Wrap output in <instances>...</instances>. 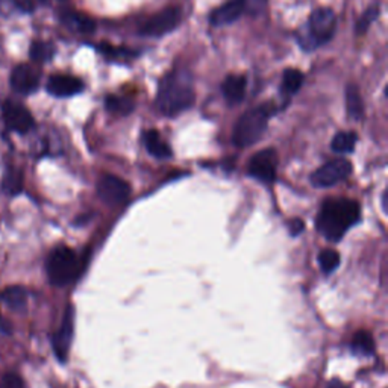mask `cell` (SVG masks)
<instances>
[{"label":"cell","mask_w":388,"mask_h":388,"mask_svg":"<svg viewBox=\"0 0 388 388\" xmlns=\"http://www.w3.org/2000/svg\"><path fill=\"white\" fill-rule=\"evenodd\" d=\"M326 388H346V385H344L341 381H338V380H333V381H331L329 384H328V387Z\"/></svg>","instance_id":"d6a6232c"},{"label":"cell","mask_w":388,"mask_h":388,"mask_svg":"<svg viewBox=\"0 0 388 388\" xmlns=\"http://www.w3.org/2000/svg\"><path fill=\"white\" fill-rule=\"evenodd\" d=\"M346 108L348 114L353 120H361L364 117V102L357 85H348L346 89Z\"/></svg>","instance_id":"d6986e66"},{"label":"cell","mask_w":388,"mask_h":388,"mask_svg":"<svg viewBox=\"0 0 388 388\" xmlns=\"http://www.w3.org/2000/svg\"><path fill=\"white\" fill-rule=\"evenodd\" d=\"M357 142H358V137L355 132H350V131L338 132L336 137H333L331 147L333 152L337 154H350L355 150Z\"/></svg>","instance_id":"ffe728a7"},{"label":"cell","mask_w":388,"mask_h":388,"mask_svg":"<svg viewBox=\"0 0 388 388\" xmlns=\"http://www.w3.org/2000/svg\"><path fill=\"white\" fill-rule=\"evenodd\" d=\"M352 170V164L348 159H332L311 175V184L317 188H328L332 186H337L338 182L350 176Z\"/></svg>","instance_id":"8992f818"},{"label":"cell","mask_w":388,"mask_h":388,"mask_svg":"<svg viewBox=\"0 0 388 388\" xmlns=\"http://www.w3.org/2000/svg\"><path fill=\"white\" fill-rule=\"evenodd\" d=\"M196 97L186 73H169L161 79L156 93V108L161 114L173 117L193 106Z\"/></svg>","instance_id":"7a4b0ae2"},{"label":"cell","mask_w":388,"mask_h":388,"mask_svg":"<svg viewBox=\"0 0 388 388\" xmlns=\"http://www.w3.org/2000/svg\"><path fill=\"white\" fill-rule=\"evenodd\" d=\"M59 20L64 26L76 34H91L96 29V21L78 11H62Z\"/></svg>","instance_id":"9a60e30c"},{"label":"cell","mask_w":388,"mask_h":388,"mask_svg":"<svg viewBox=\"0 0 388 388\" xmlns=\"http://www.w3.org/2000/svg\"><path fill=\"white\" fill-rule=\"evenodd\" d=\"M11 87L20 94H30L40 87V73L29 64H20L11 73Z\"/></svg>","instance_id":"7c38bea8"},{"label":"cell","mask_w":388,"mask_h":388,"mask_svg":"<svg viewBox=\"0 0 388 388\" xmlns=\"http://www.w3.org/2000/svg\"><path fill=\"white\" fill-rule=\"evenodd\" d=\"M97 194L101 200L108 205H120L131 196V186L122 178L105 175L97 184Z\"/></svg>","instance_id":"9c48e42d"},{"label":"cell","mask_w":388,"mask_h":388,"mask_svg":"<svg viewBox=\"0 0 388 388\" xmlns=\"http://www.w3.org/2000/svg\"><path fill=\"white\" fill-rule=\"evenodd\" d=\"M0 388H26V385L17 373H6L0 381Z\"/></svg>","instance_id":"f1b7e54d"},{"label":"cell","mask_w":388,"mask_h":388,"mask_svg":"<svg viewBox=\"0 0 388 388\" xmlns=\"http://www.w3.org/2000/svg\"><path fill=\"white\" fill-rule=\"evenodd\" d=\"M4 191L11 194V196H16L23 188V176H21V171L11 169L5 173L4 182H2Z\"/></svg>","instance_id":"d4e9b609"},{"label":"cell","mask_w":388,"mask_h":388,"mask_svg":"<svg viewBox=\"0 0 388 388\" xmlns=\"http://www.w3.org/2000/svg\"><path fill=\"white\" fill-rule=\"evenodd\" d=\"M106 110L117 114V115H129L135 108V103L127 99V97H118V96H108L105 99Z\"/></svg>","instance_id":"7402d4cb"},{"label":"cell","mask_w":388,"mask_h":388,"mask_svg":"<svg viewBox=\"0 0 388 388\" xmlns=\"http://www.w3.org/2000/svg\"><path fill=\"white\" fill-rule=\"evenodd\" d=\"M244 14L243 0H228L222 6L215 8L210 16V23L215 28L228 26Z\"/></svg>","instance_id":"5bb4252c"},{"label":"cell","mask_w":388,"mask_h":388,"mask_svg":"<svg viewBox=\"0 0 388 388\" xmlns=\"http://www.w3.org/2000/svg\"><path fill=\"white\" fill-rule=\"evenodd\" d=\"M302 84H304V74H302L299 70H296V69L285 70L284 76H283V85H281L283 94L293 96L295 93H297L300 90Z\"/></svg>","instance_id":"603a6c76"},{"label":"cell","mask_w":388,"mask_h":388,"mask_svg":"<svg viewBox=\"0 0 388 388\" xmlns=\"http://www.w3.org/2000/svg\"><path fill=\"white\" fill-rule=\"evenodd\" d=\"M276 167H278V155L275 149H264L255 154L247 166L249 175L264 184H272L276 179Z\"/></svg>","instance_id":"ba28073f"},{"label":"cell","mask_w":388,"mask_h":388,"mask_svg":"<svg viewBox=\"0 0 388 388\" xmlns=\"http://www.w3.org/2000/svg\"><path fill=\"white\" fill-rule=\"evenodd\" d=\"M47 93L55 97H72L84 90V82L70 74H53L47 81Z\"/></svg>","instance_id":"4fadbf2b"},{"label":"cell","mask_w":388,"mask_h":388,"mask_svg":"<svg viewBox=\"0 0 388 388\" xmlns=\"http://www.w3.org/2000/svg\"><path fill=\"white\" fill-rule=\"evenodd\" d=\"M143 143L147 152L158 159H167L171 156V149L155 129H150V131L144 132Z\"/></svg>","instance_id":"ac0fdd59"},{"label":"cell","mask_w":388,"mask_h":388,"mask_svg":"<svg viewBox=\"0 0 388 388\" xmlns=\"http://www.w3.org/2000/svg\"><path fill=\"white\" fill-rule=\"evenodd\" d=\"M276 113V106L272 103H263L246 111L239 122L235 123L232 132V143L236 147H249L261 139L267 131L268 118Z\"/></svg>","instance_id":"3957f363"},{"label":"cell","mask_w":388,"mask_h":388,"mask_svg":"<svg viewBox=\"0 0 388 388\" xmlns=\"http://www.w3.org/2000/svg\"><path fill=\"white\" fill-rule=\"evenodd\" d=\"M9 333H11L9 323L0 316V336H9Z\"/></svg>","instance_id":"1f68e13d"},{"label":"cell","mask_w":388,"mask_h":388,"mask_svg":"<svg viewBox=\"0 0 388 388\" xmlns=\"http://www.w3.org/2000/svg\"><path fill=\"white\" fill-rule=\"evenodd\" d=\"M350 349L353 350V353L360 355V357H367V355H372L375 352L373 337L365 331L357 332L350 343Z\"/></svg>","instance_id":"44dd1931"},{"label":"cell","mask_w":388,"mask_h":388,"mask_svg":"<svg viewBox=\"0 0 388 388\" xmlns=\"http://www.w3.org/2000/svg\"><path fill=\"white\" fill-rule=\"evenodd\" d=\"M304 229H305V222L302 219H293L288 222V231L291 236H297Z\"/></svg>","instance_id":"4dcf8cb0"},{"label":"cell","mask_w":388,"mask_h":388,"mask_svg":"<svg viewBox=\"0 0 388 388\" xmlns=\"http://www.w3.org/2000/svg\"><path fill=\"white\" fill-rule=\"evenodd\" d=\"M244 13L251 16H260L267 8V0H243Z\"/></svg>","instance_id":"83f0119b"},{"label":"cell","mask_w":388,"mask_h":388,"mask_svg":"<svg viewBox=\"0 0 388 388\" xmlns=\"http://www.w3.org/2000/svg\"><path fill=\"white\" fill-rule=\"evenodd\" d=\"M319 264L326 275L332 273L340 266V253L333 249H325L319 255Z\"/></svg>","instance_id":"484cf974"},{"label":"cell","mask_w":388,"mask_h":388,"mask_svg":"<svg viewBox=\"0 0 388 388\" xmlns=\"http://www.w3.org/2000/svg\"><path fill=\"white\" fill-rule=\"evenodd\" d=\"M32 2H34V5H35V2H42V4H46V2H50V0H32ZM57 2H64V0H57Z\"/></svg>","instance_id":"836d02e7"},{"label":"cell","mask_w":388,"mask_h":388,"mask_svg":"<svg viewBox=\"0 0 388 388\" xmlns=\"http://www.w3.org/2000/svg\"><path fill=\"white\" fill-rule=\"evenodd\" d=\"M99 50L108 57H122L123 58V57H134L135 55V53L131 52V50L120 49V47H113V46H108V45H101Z\"/></svg>","instance_id":"f546056e"},{"label":"cell","mask_w":388,"mask_h":388,"mask_svg":"<svg viewBox=\"0 0 388 388\" xmlns=\"http://www.w3.org/2000/svg\"><path fill=\"white\" fill-rule=\"evenodd\" d=\"M0 302L5 304L11 311L21 312L28 307V291L20 285L8 287L0 293Z\"/></svg>","instance_id":"e0dca14e"},{"label":"cell","mask_w":388,"mask_h":388,"mask_svg":"<svg viewBox=\"0 0 388 388\" xmlns=\"http://www.w3.org/2000/svg\"><path fill=\"white\" fill-rule=\"evenodd\" d=\"M337 29V18L331 8H319L311 14L308 28L304 35L299 37L300 46L305 50H312L328 42Z\"/></svg>","instance_id":"5b68a950"},{"label":"cell","mask_w":388,"mask_h":388,"mask_svg":"<svg viewBox=\"0 0 388 388\" xmlns=\"http://www.w3.org/2000/svg\"><path fill=\"white\" fill-rule=\"evenodd\" d=\"M55 55V47L47 41H34L29 49V57L35 62H49Z\"/></svg>","instance_id":"cb8c5ba5"},{"label":"cell","mask_w":388,"mask_h":388,"mask_svg":"<svg viewBox=\"0 0 388 388\" xmlns=\"http://www.w3.org/2000/svg\"><path fill=\"white\" fill-rule=\"evenodd\" d=\"M73 331H74V311L72 307H67L66 312H64V319H62L61 326L52 338L53 352H55L57 358L61 363H66V360L69 357L70 344L73 340Z\"/></svg>","instance_id":"8fae6325"},{"label":"cell","mask_w":388,"mask_h":388,"mask_svg":"<svg viewBox=\"0 0 388 388\" xmlns=\"http://www.w3.org/2000/svg\"><path fill=\"white\" fill-rule=\"evenodd\" d=\"M361 219L360 203L352 199H328L317 215V231L329 241H340Z\"/></svg>","instance_id":"6da1fadb"},{"label":"cell","mask_w":388,"mask_h":388,"mask_svg":"<svg viewBox=\"0 0 388 388\" xmlns=\"http://www.w3.org/2000/svg\"><path fill=\"white\" fill-rule=\"evenodd\" d=\"M84 268V260L67 246H59L53 249L47 258L46 270L49 281L55 287H66L76 281Z\"/></svg>","instance_id":"277c9868"},{"label":"cell","mask_w":388,"mask_h":388,"mask_svg":"<svg viewBox=\"0 0 388 388\" xmlns=\"http://www.w3.org/2000/svg\"><path fill=\"white\" fill-rule=\"evenodd\" d=\"M222 91L229 105H239L246 94V78L241 74H229L222 85Z\"/></svg>","instance_id":"2e32d148"},{"label":"cell","mask_w":388,"mask_h":388,"mask_svg":"<svg viewBox=\"0 0 388 388\" xmlns=\"http://www.w3.org/2000/svg\"><path fill=\"white\" fill-rule=\"evenodd\" d=\"M380 17V5H373L370 6L365 13L363 14V17L358 20L357 25V34L361 35L364 32H367V29L370 28V25L373 21Z\"/></svg>","instance_id":"4316f807"},{"label":"cell","mask_w":388,"mask_h":388,"mask_svg":"<svg viewBox=\"0 0 388 388\" xmlns=\"http://www.w3.org/2000/svg\"><path fill=\"white\" fill-rule=\"evenodd\" d=\"M182 13L181 8L170 6L161 13L147 18L139 28V34L144 37H163L178 28Z\"/></svg>","instance_id":"52a82bcc"},{"label":"cell","mask_w":388,"mask_h":388,"mask_svg":"<svg viewBox=\"0 0 388 388\" xmlns=\"http://www.w3.org/2000/svg\"><path fill=\"white\" fill-rule=\"evenodd\" d=\"M2 114L4 122L8 126V129L18 134H28L35 125L32 114L23 105L17 102H5L2 108Z\"/></svg>","instance_id":"30bf717a"}]
</instances>
